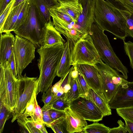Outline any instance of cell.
Listing matches in <instances>:
<instances>
[{
	"label": "cell",
	"mask_w": 133,
	"mask_h": 133,
	"mask_svg": "<svg viewBox=\"0 0 133 133\" xmlns=\"http://www.w3.org/2000/svg\"><path fill=\"white\" fill-rule=\"evenodd\" d=\"M65 43L50 46H41L37 50L39 55L38 65L40 71L36 96L51 88L64 49Z\"/></svg>",
	"instance_id": "obj_1"
},
{
	"label": "cell",
	"mask_w": 133,
	"mask_h": 133,
	"mask_svg": "<svg viewBox=\"0 0 133 133\" xmlns=\"http://www.w3.org/2000/svg\"><path fill=\"white\" fill-rule=\"evenodd\" d=\"M94 23L123 41L128 36L125 19L119 9L105 0H96Z\"/></svg>",
	"instance_id": "obj_2"
},
{
	"label": "cell",
	"mask_w": 133,
	"mask_h": 133,
	"mask_svg": "<svg viewBox=\"0 0 133 133\" xmlns=\"http://www.w3.org/2000/svg\"><path fill=\"white\" fill-rule=\"evenodd\" d=\"M90 35L102 61L108 65L121 73L127 80L129 72L128 69L115 54L104 31L94 23Z\"/></svg>",
	"instance_id": "obj_3"
},
{
	"label": "cell",
	"mask_w": 133,
	"mask_h": 133,
	"mask_svg": "<svg viewBox=\"0 0 133 133\" xmlns=\"http://www.w3.org/2000/svg\"><path fill=\"white\" fill-rule=\"evenodd\" d=\"M0 101L14 113L18 103L19 80L15 78L9 66L8 61L0 64Z\"/></svg>",
	"instance_id": "obj_4"
},
{
	"label": "cell",
	"mask_w": 133,
	"mask_h": 133,
	"mask_svg": "<svg viewBox=\"0 0 133 133\" xmlns=\"http://www.w3.org/2000/svg\"><path fill=\"white\" fill-rule=\"evenodd\" d=\"M45 23L42 21L38 12L31 0L29 15L23 23L14 32L32 42L36 47L41 46L42 30Z\"/></svg>",
	"instance_id": "obj_5"
},
{
	"label": "cell",
	"mask_w": 133,
	"mask_h": 133,
	"mask_svg": "<svg viewBox=\"0 0 133 133\" xmlns=\"http://www.w3.org/2000/svg\"><path fill=\"white\" fill-rule=\"evenodd\" d=\"M101 60L90 35L83 36L74 45L70 65L87 64L94 66Z\"/></svg>",
	"instance_id": "obj_6"
},
{
	"label": "cell",
	"mask_w": 133,
	"mask_h": 133,
	"mask_svg": "<svg viewBox=\"0 0 133 133\" xmlns=\"http://www.w3.org/2000/svg\"><path fill=\"white\" fill-rule=\"evenodd\" d=\"M94 66L100 76L102 91L109 102L119 87L129 82L122 75L105 64L101 59Z\"/></svg>",
	"instance_id": "obj_7"
},
{
	"label": "cell",
	"mask_w": 133,
	"mask_h": 133,
	"mask_svg": "<svg viewBox=\"0 0 133 133\" xmlns=\"http://www.w3.org/2000/svg\"><path fill=\"white\" fill-rule=\"evenodd\" d=\"M35 45L31 41L15 35L13 52L17 73V79L22 76L24 70L35 58Z\"/></svg>",
	"instance_id": "obj_8"
},
{
	"label": "cell",
	"mask_w": 133,
	"mask_h": 133,
	"mask_svg": "<svg viewBox=\"0 0 133 133\" xmlns=\"http://www.w3.org/2000/svg\"><path fill=\"white\" fill-rule=\"evenodd\" d=\"M18 79L19 82L18 101L13 113L12 123L17 119L24 112L27 103L38 87L37 77H29L25 74Z\"/></svg>",
	"instance_id": "obj_9"
},
{
	"label": "cell",
	"mask_w": 133,
	"mask_h": 133,
	"mask_svg": "<svg viewBox=\"0 0 133 133\" xmlns=\"http://www.w3.org/2000/svg\"><path fill=\"white\" fill-rule=\"evenodd\" d=\"M69 107L86 120L98 122L104 117L100 109L90 99L80 97L69 103Z\"/></svg>",
	"instance_id": "obj_10"
},
{
	"label": "cell",
	"mask_w": 133,
	"mask_h": 133,
	"mask_svg": "<svg viewBox=\"0 0 133 133\" xmlns=\"http://www.w3.org/2000/svg\"><path fill=\"white\" fill-rule=\"evenodd\" d=\"M96 0H78L82 10L77 22L74 25L85 34L90 35L94 23Z\"/></svg>",
	"instance_id": "obj_11"
},
{
	"label": "cell",
	"mask_w": 133,
	"mask_h": 133,
	"mask_svg": "<svg viewBox=\"0 0 133 133\" xmlns=\"http://www.w3.org/2000/svg\"><path fill=\"white\" fill-rule=\"evenodd\" d=\"M109 104L111 109L133 107V81L120 85Z\"/></svg>",
	"instance_id": "obj_12"
},
{
	"label": "cell",
	"mask_w": 133,
	"mask_h": 133,
	"mask_svg": "<svg viewBox=\"0 0 133 133\" xmlns=\"http://www.w3.org/2000/svg\"><path fill=\"white\" fill-rule=\"evenodd\" d=\"M54 26L60 34L63 35L66 39L71 40L75 45L85 34L74 25L55 16H51Z\"/></svg>",
	"instance_id": "obj_13"
},
{
	"label": "cell",
	"mask_w": 133,
	"mask_h": 133,
	"mask_svg": "<svg viewBox=\"0 0 133 133\" xmlns=\"http://www.w3.org/2000/svg\"><path fill=\"white\" fill-rule=\"evenodd\" d=\"M64 111L65 114L64 122L67 132L82 133L84 128L87 125L86 120L69 106L65 108Z\"/></svg>",
	"instance_id": "obj_14"
},
{
	"label": "cell",
	"mask_w": 133,
	"mask_h": 133,
	"mask_svg": "<svg viewBox=\"0 0 133 133\" xmlns=\"http://www.w3.org/2000/svg\"><path fill=\"white\" fill-rule=\"evenodd\" d=\"M76 66L90 88L96 91L102 92L100 77L96 68L87 64Z\"/></svg>",
	"instance_id": "obj_15"
},
{
	"label": "cell",
	"mask_w": 133,
	"mask_h": 133,
	"mask_svg": "<svg viewBox=\"0 0 133 133\" xmlns=\"http://www.w3.org/2000/svg\"><path fill=\"white\" fill-rule=\"evenodd\" d=\"M65 43L61 34L55 28L53 22L51 21L45 24L42 30L41 46H50Z\"/></svg>",
	"instance_id": "obj_16"
},
{
	"label": "cell",
	"mask_w": 133,
	"mask_h": 133,
	"mask_svg": "<svg viewBox=\"0 0 133 133\" xmlns=\"http://www.w3.org/2000/svg\"><path fill=\"white\" fill-rule=\"evenodd\" d=\"M15 37L8 32L1 34L0 40V64L3 65L8 61L13 51Z\"/></svg>",
	"instance_id": "obj_17"
},
{
	"label": "cell",
	"mask_w": 133,
	"mask_h": 133,
	"mask_svg": "<svg viewBox=\"0 0 133 133\" xmlns=\"http://www.w3.org/2000/svg\"><path fill=\"white\" fill-rule=\"evenodd\" d=\"M65 45L57 71V76L61 78L64 76L70 68L72 52L74 45L72 41L66 39Z\"/></svg>",
	"instance_id": "obj_18"
},
{
	"label": "cell",
	"mask_w": 133,
	"mask_h": 133,
	"mask_svg": "<svg viewBox=\"0 0 133 133\" xmlns=\"http://www.w3.org/2000/svg\"><path fill=\"white\" fill-rule=\"evenodd\" d=\"M39 15L45 23L51 21V17L49 12L50 9H55L60 5L57 0H32Z\"/></svg>",
	"instance_id": "obj_19"
},
{
	"label": "cell",
	"mask_w": 133,
	"mask_h": 133,
	"mask_svg": "<svg viewBox=\"0 0 133 133\" xmlns=\"http://www.w3.org/2000/svg\"><path fill=\"white\" fill-rule=\"evenodd\" d=\"M86 98L94 103L102 112L104 117L111 115L109 102L102 92L96 91L90 88Z\"/></svg>",
	"instance_id": "obj_20"
},
{
	"label": "cell",
	"mask_w": 133,
	"mask_h": 133,
	"mask_svg": "<svg viewBox=\"0 0 133 133\" xmlns=\"http://www.w3.org/2000/svg\"><path fill=\"white\" fill-rule=\"evenodd\" d=\"M25 2L21 4L11 10L6 17L2 28L0 30L1 34L14 31L19 15Z\"/></svg>",
	"instance_id": "obj_21"
},
{
	"label": "cell",
	"mask_w": 133,
	"mask_h": 133,
	"mask_svg": "<svg viewBox=\"0 0 133 133\" xmlns=\"http://www.w3.org/2000/svg\"><path fill=\"white\" fill-rule=\"evenodd\" d=\"M60 4L59 6L56 8L69 15L76 21V23L82 11L81 5L78 2L60 3Z\"/></svg>",
	"instance_id": "obj_22"
},
{
	"label": "cell",
	"mask_w": 133,
	"mask_h": 133,
	"mask_svg": "<svg viewBox=\"0 0 133 133\" xmlns=\"http://www.w3.org/2000/svg\"><path fill=\"white\" fill-rule=\"evenodd\" d=\"M17 120V123L20 127V130L21 132L42 133L40 130L35 127L31 117H21Z\"/></svg>",
	"instance_id": "obj_23"
},
{
	"label": "cell",
	"mask_w": 133,
	"mask_h": 133,
	"mask_svg": "<svg viewBox=\"0 0 133 133\" xmlns=\"http://www.w3.org/2000/svg\"><path fill=\"white\" fill-rule=\"evenodd\" d=\"M77 72L75 78L78 87L80 97L87 98L90 87L85 81L82 74L76 66Z\"/></svg>",
	"instance_id": "obj_24"
},
{
	"label": "cell",
	"mask_w": 133,
	"mask_h": 133,
	"mask_svg": "<svg viewBox=\"0 0 133 133\" xmlns=\"http://www.w3.org/2000/svg\"><path fill=\"white\" fill-rule=\"evenodd\" d=\"M70 85V88L65 96L66 102L69 104L80 97L75 78L72 77L71 75Z\"/></svg>",
	"instance_id": "obj_25"
},
{
	"label": "cell",
	"mask_w": 133,
	"mask_h": 133,
	"mask_svg": "<svg viewBox=\"0 0 133 133\" xmlns=\"http://www.w3.org/2000/svg\"><path fill=\"white\" fill-rule=\"evenodd\" d=\"M95 122L87 125L84 128L82 133H108L110 128L103 124Z\"/></svg>",
	"instance_id": "obj_26"
},
{
	"label": "cell",
	"mask_w": 133,
	"mask_h": 133,
	"mask_svg": "<svg viewBox=\"0 0 133 133\" xmlns=\"http://www.w3.org/2000/svg\"><path fill=\"white\" fill-rule=\"evenodd\" d=\"M31 1V0H28L25 1L19 15L15 26L14 31L23 23L28 17L29 13Z\"/></svg>",
	"instance_id": "obj_27"
},
{
	"label": "cell",
	"mask_w": 133,
	"mask_h": 133,
	"mask_svg": "<svg viewBox=\"0 0 133 133\" xmlns=\"http://www.w3.org/2000/svg\"><path fill=\"white\" fill-rule=\"evenodd\" d=\"M0 133L3 132L4 126L6 121L13 113L9 111L0 101Z\"/></svg>",
	"instance_id": "obj_28"
},
{
	"label": "cell",
	"mask_w": 133,
	"mask_h": 133,
	"mask_svg": "<svg viewBox=\"0 0 133 133\" xmlns=\"http://www.w3.org/2000/svg\"><path fill=\"white\" fill-rule=\"evenodd\" d=\"M49 12L51 16L57 17L70 24L74 25L76 23V21L69 15L56 8L50 9Z\"/></svg>",
	"instance_id": "obj_29"
},
{
	"label": "cell",
	"mask_w": 133,
	"mask_h": 133,
	"mask_svg": "<svg viewBox=\"0 0 133 133\" xmlns=\"http://www.w3.org/2000/svg\"><path fill=\"white\" fill-rule=\"evenodd\" d=\"M37 89H36L34 91L31 98L27 103L24 112L19 117L31 116L34 114L35 111V100L36 98V94Z\"/></svg>",
	"instance_id": "obj_30"
},
{
	"label": "cell",
	"mask_w": 133,
	"mask_h": 133,
	"mask_svg": "<svg viewBox=\"0 0 133 133\" xmlns=\"http://www.w3.org/2000/svg\"><path fill=\"white\" fill-rule=\"evenodd\" d=\"M119 10L127 21L128 35L133 38V13L126 10Z\"/></svg>",
	"instance_id": "obj_31"
},
{
	"label": "cell",
	"mask_w": 133,
	"mask_h": 133,
	"mask_svg": "<svg viewBox=\"0 0 133 133\" xmlns=\"http://www.w3.org/2000/svg\"><path fill=\"white\" fill-rule=\"evenodd\" d=\"M118 115L124 120L133 122V107L116 109Z\"/></svg>",
	"instance_id": "obj_32"
},
{
	"label": "cell",
	"mask_w": 133,
	"mask_h": 133,
	"mask_svg": "<svg viewBox=\"0 0 133 133\" xmlns=\"http://www.w3.org/2000/svg\"><path fill=\"white\" fill-rule=\"evenodd\" d=\"M65 96L59 97L52 104L49 105L51 109L64 111L69 106V104L67 103L65 99Z\"/></svg>",
	"instance_id": "obj_33"
},
{
	"label": "cell",
	"mask_w": 133,
	"mask_h": 133,
	"mask_svg": "<svg viewBox=\"0 0 133 133\" xmlns=\"http://www.w3.org/2000/svg\"><path fill=\"white\" fill-rule=\"evenodd\" d=\"M49 113L51 118L54 121L53 123L65 121V114L64 111L51 109L49 110Z\"/></svg>",
	"instance_id": "obj_34"
},
{
	"label": "cell",
	"mask_w": 133,
	"mask_h": 133,
	"mask_svg": "<svg viewBox=\"0 0 133 133\" xmlns=\"http://www.w3.org/2000/svg\"><path fill=\"white\" fill-rule=\"evenodd\" d=\"M43 121L47 127L50 128L51 124L54 122L53 121L51 118L49 113V110L51 109L49 105L43 106L42 108Z\"/></svg>",
	"instance_id": "obj_35"
},
{
	"label": "cell",
	"mask_w": 133,
	"mask_h": 133,
	"mask_svg": "<svg viewBox=\"0 0 133 133\" xmlns=\"http://www.w3.org/2000/svg\"><path fill=\"white\" fill-rule=\"evenodd\" d=\"M123 41L125 51L129 59L130 65L133 70V43L130 41Z\"/></svg>",
	"instance_id": "obj_36"
},
{
	"label": "cell",
	"mask_w": 133,
	"mask_h": 133,
	"mask_svg": "<svg viewBox=\"0 0 133 133\" xmlns=\"http://www.w3.org/2000/svg\"><path fill=\"white\" fill-rule=\"evenodd\" d=\"M15 0H12L7 5L0 16V30L2 28L5 21L10 12Z\"/></svg>",
	"instance_id": "obj_37"
},
{
	"label": "cell",
	"mask_w": 133,
	"mask_h": 133,
	"mask_svg": "<svg viewBox=\"0 0 133 133\" xmlns=\"http://www.w3.org/2000/svg\"><path fill=\"white\" fill-rule=\"evenodd\" d=\"M115 1L125 10L133 13V0H115Z\"/></svg>",
	"instance_id": "obj_38"
},
{
	"label": "cell",
	"mask_w": 133,
	"mask_h": 133,
	"mask_svg": "<svg viewBox=\"0 0 133 133\" xmlns=\"http://www.w3.org/2000/svg\"><path fill=\"white\" fill-rule=\"evenodd\" d=\"M118 126L110 129L108 133H126L128 132L126 130L125 125L121 120H119L117 121Z\"/></svg>",
	"instance_id": "obj_39"
},
{
	"label": "cell",
	"mask_w": 133,
	"mask_h": 133,
	"mask_svg": "<svg viewBox=\"0 0 133 133\" xmlns=\"http://www.w3.org/2000/svg\"><path fill=\"white\" fill-rule=\"evenodd\" d=\"M8 61V66L11 72L14 77L17 79V73L16 68L13 51Z\"/></svg>",
	"instance_id": "obj_40"
},
{
	"label": "cell",
	"mask_w": 133,
	"mask_h": 133,
	"mask_svg": "<svg viewBox=\"0 0 133 133\" xmlns=\"http://www.w3.org/2000/svg\"><path fill=\"white\" fill-rule=\"evenodd\" d=\"M51 88H49L45 92L43 93L42 96V101L44 103V106L49 104L53 97L54 95L51 91Z\"/></svg>",
	"instance_id": "obj_41"
},
{
	"label": "cell",
	"mask_w": 133,
	"mask_h": 133,
	"mask_svg": "<svg viewBox=\"0 0 133 133\" xmlns=\"http://www.w3.org/2000/svg\"><path fill=\"white\" fill-rule=\"evenodd\" d=\"M64 123V122L53 123L51 124L50 128L55 133H64L62 125Z\"/></svg>",
	"instance_id": "obj_42"
},
{
	"label": "cell",
	"mask_w": 133,
	"mask_h": 133,
	"mask_svg": "<svg viewBox=\"0 0 133 133\" xmlns=\"http://www.w3.org/2000/svg\"><path fill=\"white\" fill-rule=\"evenodd\" d=\"M34 114L39 120L44 123L43 120L42 110V109L38 104L36 98L35 100V111Z\"/></svg>",
	"instance_id": "obj_43"
},
{
	"label": "cell",
	"mask_w": 133,
	"mask_h": 133,
	"mask_svg": "<svg viewBox=\"0 0 133 133\" xmlns=\"http://www.w3.org/2000/svg\"><path fill=\"white\" fill-rule=\"evenodd\" d=\"M12 0H0V15Z\"/></svg>",
	"instance_id": "obj_44"
},
{
	"label": "cell",
	"mask_w": 133,
	"mask_h": 133,
	"mask_svg": "<svg viewBox=\"0 0 133 133\" xmlns=\"http://www.w3.org/2000/svg\"><path fill=\"white\" fill-rule=\"evenodd\" d=\"M125 122V128L129 133H133V122L129 121L124 120Z\"/></svg>",
	"instance_id": "obj_45"
},
{
	"label": "cell",
	"mask_w": 133,
	"mask_h": 133,
	"mask_svg": "<svg viewBox=\"0 0 133 133\" xmlns=\"http://www.w3.org/2000/svg\"><path fill=\"white\" fill-rule=\"evenodd\" d=\"M62 80V78H61L59 81L51 87V91L53 95L56 94L58 92Z\"/></svg>",
	"instance_id": "obj_46"
},
{
	"label": "cell",
	"mask_w": 133,
	"mask_h": 133,
	"mask_svg": "<svg viewBox=\"0 0 133 133\" xmlns=\"http://www.w3.org/2000/svg\"><path fill=\"white\" fill-rule=\"evenodd\" d=\"M27 0H15V2L12 6L11 10L19 4Z\"/></svg>",
	"instance_id": "obj_47"
},
{
	"label": "cell",
	"mask_w": 133,
	"mask_h": 133,
	"mask_svg": "<svg viewBox=\"0 0 133 133\" xmlns=\"http://www.w3.org/2000/svg\"><path fill=\"white\" fill-rule=\"evenodd\" d=\"M59 3L78 2V0H57Z\"/></svg>",
	"instance_id": "obj_48"
},
{
	"label": "cell",
	"mask_w": 133,
	"mask_h": 133,
	"mask_svg": "<svg viewBox=\"0 0 133 133\" xmlns=\"http://www.w3.org/2000/svg\"><path fill=\"white\" fill-rule=\"evenodd\" d=\"M45 125V124H44L40 130L42 133H48V132L46 129Z\"/></svg>",
	"instance_id": "obj_49"
}]
</instances>
